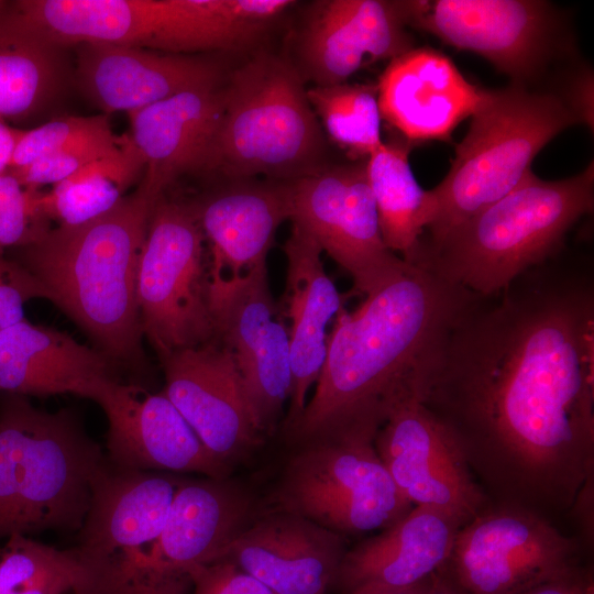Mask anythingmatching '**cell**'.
<instances>
[{
	"label": "cell",
	"mask_w": 594,
	"mask_h": 594,
	"mask_svg": "<svg viewBox=\"0 0 594 594\" xmlns=\"http://www.w3.org/2000/svg\"><path fill=\"white\" fill-rule=\"evenodd\" d=\"M462 522L427 506L346 549L330 588L342 594L376 585L403 588L431 578L449 560Z\"/></svg>",
	"instance_id": "obj_26"
},
{
	"label": "cell",
	"mask_w": 594,
	"mask_h": 594,
	"mask_svg": "<svg viewBox=\"0 0 594 594\" xmlns=\"http://www.w3.org/2000/svg\"><path fill=\"white\" fill-rule=\"evenodd\" d=\"M432 578L416 585L403 588H389L376 585H365L353 590L349 594H429Z\"/></svg>",
	"instance_id": "obj_42"
},
{
	"label": "cell",
	"mask_w": 594,
	"mask_h": 594,
	"mask_svg": "<svg viewBox=\"0 0 594 594\" xmlns=\"http://www.w3.org/2000/svg\"><path fill=\"white\" fill-rule=\"evenodd\" d=\"M374 446L413 506L436 508L463 526L481 513L482 494L464 450L417 392L389 404Z\"/></svg>",
	"instance_id": "obj_15"
},
{
	"label": "cell",
	"mask_w": 594,
	"mask_h": 594,
	"mask_svg": "<svg viewBox=\"0 0 594 594\" xmlns=\"http://www.w3.org/2000/svg\"><path fill=\"white\" fill-rule=\"evenodd\" d=\"M287 261L286 288L279 308L288 320L293 384L283 430L301 416L306 396L321 372L328 341V327L343 309V295L327 274L317 241L293 222L284 244Z\"/></svg>",
	"instance_id": "obj_23"
},
{
	"label": "cell",
	"mask_w": 594,
	"mask_h": 594,
	"mask_svg": "<svg viewBox=\"0 0 594 594\" xmlns=\"http://www.w3.org/2000/svg\"><path fill=\"white\" fill-rule=\"evenodd\" d=\"M144 170L129 136L119 152L98 160L48 191H35V205L56 226H77L113 209Z\"/></svg>",
	"instance_id": "obj_30"
},
{
	"label": "cell",
	"mask_w": 594,
	"mask_h": 594,
	"mask_svg": "<svg viewBox=\"0 0 594 594\" xmlns=\"http://www.w3.org/2000/svg\"><path fill=\"white\" fill-rule=\"evenodd\" d=\"M406 1L330 0L309 20L300 44L316 86L346 82L359 69L413 48Z\"/></svg>",
	"instance_id": "obj_20"
},
{
	"label": "cell",
	"mask_w": 594,
	"mask_h": 594,
	"mask_svg": "<svg viewBox=\"0 0 594 594\" xmlns=\"http://www.w3.org/2000/svg\"><path fill=\"white\" fill-rule=\"evenodd\" d=\"M164 394L205 447L233 468L262 439L233 354L213 340L161 360Z\"/></svg>",
	"instance_id": "obj_17"
},
{
	"label": "cell",
	"mask_w": 594,
	"mask_h": 594,
	"mask_svg": "<svg viewBox=\"0 0 594 594\" xmlns=\"http://www.w3.org/2000/svg\"><path fill=\"white\" fill-rule=\"evenodd\" d=\"M286 320L278 315L238 364L244 393L262 433H272L286 400L293 372Z\"/></svg>",
	"instance_id": "obj_33"
},
{
	"label": "cell",
	"mask_w": 594,
	"mask_h": 594,
	"mask_svg": "<svg viewBox=\"0 0 594 594\" xmlns=\"http://www.w3.org/2000/svg\"><path fill=\"white\" fill-rule=\"evenodd\" d=\"M376 87L382 118L408 143L450 139L488 92L431 47H413L392 59Z\"/></svg>",
	"instance_id": "obj_21"
},
{
	"label": "cell",
	"mask_w": 594,
	"mask_h": 594,
	"mask_svg": "<svg viewBox=\"0 0 594 594\" xmlns=\"http://www.w3.org/2000/svg\"><path fill=\"white\" fill-rule=\"evenodd\" d=\"M419 395L466 457L493 454L519 483L573 498L594 461L593 258L563 249L475 295L428 360Z\"/></svg>",
	"instance_id": "obj_1"
},
{
	"label": "cell",
	"mask_w": 594,
	"mask_h": 594,
	"mask_svg": "<svg viewBox=\"0 0 594 594\" xmlns=\"http://www.w3.org/2000/svg\"><path fill=\"white\" fill-rule=\"evenodd\" d=\"M125 140L127 136H117L111 130L7 173L14 176L24 188L41 190L44 186H53L69 178L98 160L116 154Z\"/></svg>",
	"instance_id": "obj_34"
},
{
	"label": "cell",
	"mask_w": 594,
	"mask_h": 594,
	"mask_svg": "<svg viewBox=\"0 0 594 594\" xmlns=\"http://www.w3.org/2000/svg\"><path fill=\"white\" fill-rule=\"evenodd\" d=\"M593 207V163L560 180L530 170L509 194L421 244L414 264L475 295H492L559 254L569 230Z\"/></svg>",
	"instance_id": "obj_4"
},
{
	"label": "cell",
	"mask_w": 594,
	"mask_h": 594,
	"mask_svg": "<svg viewBox=\"0 0 594 594\" xmlns=\"http://www.w3.org/2000/svg\"><path fill=\"white\" fill-rule=\"evenodd\" d=\"M346 549L337 532L263 508L218 561L233 563L276 594H328Z\"/></svg>",
	"instance_id": "obj_18"
},
{
	"label": "cell",
	"mask_w": 594,
	"mask_h": 594,
	"mask_svg": "<svg viewBox=\"0 0 594 594\" xmlns=\"http://www.w3.org/2000/svg\"><path fill=\"white\" fill-rule=\"evenodd\" d=\"M377 429L354 426L295 447L263 508L301 516L343 537L394 525L414 506L376 452Z\"/></svg>",
	"instance_id": "obj_9"
},
{
	"label": "cell",
	"mask_w": 594,
	"mask_h": 594,
	"mask_svg": "<svg viewBox=\"0 0 594 594\" xmlns=\"http://www.w3.org/2000/svg\"><path fill=\"white\" fill-rule=\"evenodd\" d=\"M223 111L219 86L183 91L129 113L144 173L140 187L155 202L178 177L205 170Z\"/></svg>",
	"instance_id": "obj_22"
},
{
	"label": "cell",
	"mask_w": 594,
	"mask_h": 594,
	"mask_svg": "<svg viewBox=\"0 0 594 594\" xmlns=\"http://www.w3.org/2000/svg\"><path fill=\"white\" fill-rule=\"evenodd\" d=\"M113 364L98 349L26 319L0 331L1 394L90 399L100 383L117 378Z\"/></svg>",
	"instance_id": "obj_27"
},
{
	"label": "cell",
	"mask_w": 594,
	"mask_h": 594,
	"mask_svg": "<svg viewBox=\"0 0 594 594\" xmlns=\"http://www.w3.org/2000/svg\"><path fill=\"white\" fill-rule=\"evenodd\" d=\"M324 141L297 69L261 54L231 76L205 172L293 182L323 167Z\"/></svg>",
	"instance_id": "obj_7"
},
{
	"label": "cell",
	"mask_w": 594,
	"mask_h": 594,
	"mask_svg": "<svg viewBox=\"0 0 594 594\" xmlns=\"http://www.w3.org/2000/svg\"><path fill=\"white\" fill-rule=\"evenodd\" d=\"M575 543L537 515L479 514L455 537L446 570L468 594H519L575 575Z\"/></svg>",
	"instance_id": "obj_14"
},
{
	"label": "cell",
	"mask_w": 594,
	"mask_h": 594,
	"mask_svg": "<svg viewBox=\"0 0 594 594\" xmlns=\"http://www.w3.org/2000/svg\"><path fill=\"white\" fill-rule=\"evenodd\" d=\"M14 15L67 48L109 43L174 54L228 50L239 18L228 0H20Z\"/></svg>",
	"instance_id": "obj_10"
},
{
	"label": "cell",
	"mask_w": 594,
	"mask_h": 594,
	"mask_svg": "<svg viewBox=\"0 0 594 594\" xmlns=\"http://www.w3.org/2000/svg\"><path fill=\"white\" fill-rule=\"evenodd\" d=\"M20 131L0 120V173L9 168Z\"/></svg>",
	"instance_id": "obj_41"
},
{
	"label": "cell",
	"mask_w": 594,
	"mask_h": 594,
	"mask_svg": "<svg viewBox=\"0 0 594 594\" xmlns=\"http://www.w3.org/2000/svg\"><path fill=\"white\" fill-rule=\"evenodd\" d=\"M209 246V280L266 264L278 227L290 219L289 182L231 180L193 204Z\"/></svg>",
	"instance_id": "obj_24"
},
{
	"label": "cell",
	"mask_w": 594,
	"mask_h": 594,
	"mask_svg": "<svg viewBox=\"0 0 594 594\" xmlns=\"http://www.w3.org/2000/svg\"><path fill=\"white\" fill-rule=\"evenodd\" d=\"M108 460L69 409L0 399V539L79 530Z\"/></svg>",
	"instance_id": "obj_5"
},
{
	"label": "cell",
	"mask_w": 594,
	"mask_h": 594,
	"mask_svg": "<svg viewBox=\"0 0 594 594\" xmlns=\"http://www.w3.org/2000/svg\"><path fill=\"white\" fill-rule=\"evenodd\" d=\"M76 80L106 113L128 114L176 94L219 86L220 66L194 54L109 43L75 46Z\"/></svg>",
	"instance_id": "obj_19"
},
{
	"label": "cell",
	"mask_w": 594,
	"mask_h": 594,
	"mask_svg": "<svg viewBox=\"0 0 594 594\" xmlns=\"http://www.w3.org/2000/svg\"><path fill=\"white\" fill-rule=\"evenodd\" d=\"M209 300L216 341L233 354L237 363L250 353L279 312L266 264L238 277L211 280Z\"/></svg>",
	"instance_id": "obj_31"
},
{
	"label": "cell",
	"mask_w": 594,
	"mask_h": 594,
	"mask_svg": "<svg viewBox=\"0 0 594 594\" xmlns=\"http://www.w3.org/2000/svg\"><path fill=\"white\" fill-rule=\"evenodd\" d=\"M7 6V2L0 1V11L3 10Z\"/></svg>",
	"instance_id": "obj_45"
},
{
	"label": "cell",
	"mask_w": 594,
	"mask_h": 594,
	"mask_svg": "<svg viewBox=\"0 0 594 594\" xmlns=\"http://www.w3.org/2000/svg\"><path fill=\"white\" fill-rule=\"evenodd\" d=\"M429 594H468L450 576L444 565L440 568L432 578Z\"/></svg>",
	"instance_id": "obj_43"
},
{
	"label": "cell",
	"mask_w": 594,
	"mask_h": 594,
	"mask_svg": "<svg viewBox=\"0 0 594 594\" xmlns=\"http://www.w3.org/2000/svg\"><path fill=\"white\" fill-rule=\"evenodd\" d=\"M471 117L448 174L428 190L431 217L420 245L437 242L514 190L546 144L583 121L569 98L514 82L488 90Z\"/></svg>",
	"instance_id": "obj_6"
},
{
	"label": "cell",
	"mask_w": 594,
	"mask_h": 594,
	"mask_svg": "<svg viewBox=\"0 0 594 594\" xmlns=\"http://www.w3.org/2000/svg\"><path fill=\"white\" fill-rule=\"evenodd\" d=\"M59 47L22 23L9 4L0 11V120L23 121L61 92L66 67Z\"/></svg>",
	"instance_id": "obj_28"
},
{
	"label": "cell",
	"mask_w": 594,
	"mask_h": 594,
	"mask_svg": "<svg viewBox=\"0 0 594 594\" xmlns=\"http://www.w3.org/2000/svg\"><path fill=\"white\" fill-rule=\"evenodd\" d=\"M155 202L139 186L107 213L50 228L15 261L113 363L144 365L136 276Z\"/></svg>",
	"instance_id": "obj_3"
},
{
	"label": "cell",
	"mask_w": 594,
	"mask_h": 594,
	"mask_svg": "<svg viewBox=\"0 0 594 594\" xmlns=\"http://www.w3.org/2000/svg\"><path fill=\"white\" fill-rule=\"evenodd\" d=\"M188 576L193 594H276L229 561L193 569Z\"/></svg>",
	"instance_id": "obj_38"
},
{
	"label": "cell",
	"mask_w": 594,
	"mask_h": 594,
	"mask_svg": "<svg viewBox=\"0 0 594 594\" xmlns=\"http://www.w3.org/2000/svg\"><path fill=\"white\" fill-rule=\"evenodd\" d=\"M585 584L573 575L538 584L519 594H584Z\"/></svg>",
	"instance_id": "obj_40"
},
{
	"label": "cell",
	"mask_w": 594,
	"mask_h": 594,
	"mask_svg": "<svg viewBox=\"0 0 594 594\" xmlns=\"http://www.w3.org/2000/svg\"><path fill=\"white\" fill-rule=\"evenodd\" d=\"M262 509L228 477L184 479L155 546L157 568L188 576L193 569L218 561Z\"/></svg>",
	"instance_id": "obj_25"
},
{
	"label": "cell",
	"mask_w": 594,
	"mask_h": 594,
	"mask_svg": "<svg viewBox=\"0 0 594 594\" xmlns=\"http://www.w3.org/2000/svg\"><path fill=\"white\" fill-rule=\"evenodd\" d=\"M48 300L43 285L20 263L0 254V331L25 319V304Z\"/></svg>",
	"instance_id": "obj_37"
},
{
	"label": "cell",
	"mask_w": 594,
	"mask_h": 594,
	"mask_svg": "<svg viewBox=\"0 0 594 594\" xmlns=\"http://www.w3.org/2000/svg\"><path fill=\"white\" fill-rule=\"evenodd\" d=\"M475 294L409 264L344 308L328 333L316 389L285 437L294 448L359 425L380 427L389 404L418 392L421 373Z\"/></svg>",
	"instance_id": "obj_2"
},
{
	"label": "cell",
	"mask_w": 594,
	"mask_h": 594,
	"mask_svg": "<svg viewBox=\"0 0 594 594\" xmlns=\"http://www.w3.org/2000/svg\"><path fill=\"white\" fill-rule=\"evenodd\" d=\"M184 479L111 466L96 481L78 530L70 594H187V575L161 571L154 550Z\"/></svg>",
	"instance_id": "obj_8"
},
{
	"label": "cell",
	"mask_w": 594,
	"mask_h": 594,
	"mask_svg": "<svg viewBox=\"0 0 594 594\" xmlns=\"http://www.w3.org/2000/svg\"><path fill=\"white\" fill-rule=\"evenodd\" d=\"M209 257L193 204L162 195L153 205L136 276L143 338L160 360L216 340Z\"/></svg>",
	"instance_id": "obj_11"
},
{
	"label": "cell",
	"mask_w": 594,
	"mask_h": 594,
	"mask_svg": "<svg viewBox=\"0 0 594 594\" xmlns=\"http://www.w3.org/2000/svg\"><path fill=\"white\" fill-rule=\"evenodd\" d=\"M107 114L64 117L21 130L8 170L22 168L74 143L111 131Z\"/></svg>",
	"instance_id": "obj_35"
},
{
	"label": "cell",
	"mask_w": 594,
	"mask_h": 594,
	"mask_svg": "<svg viewBox=\"0 0 594 594\" xmlns=\"http://www.w3.org/2000/svg\"><path fill=\"white\" fill-rule=\"evenodd\" d=\"M50 228L36 208L35 191L24 188L11 174L0 173V254L35 242Z\"/></svg>",
	"instance_id": "obj_36"
},
{
	"label": "cell",
	"mask_w": 594,
	"mask_h": 594,
	"mask_svg": "<svg viewBox=\"0 0 594 594\" xmlns=\"http://www.w3.org/2000/svg\"><path fill=\"white\" fill-rule=\"evenodd\" d=\"M409 143L383 142L365 161L386 246L406 263L417 260L421 238L430 222L428 190L419 186L409 164Z\"/></svg>",
	"instance_id": "obj_29"
},
{
	"label": "cell",
	"mask_w": 594,
	"mask_h": 594,
	"mask_svg": "<svg viewBox=\"0 0 594 594\" xmlns=\"http://www.w3.org/2000/svg\"><path fill=\"white\" fill-rule=\"evenodd\" d=\"M75 581V569L16 586L0 594H70Z\"/></svg>",
	"instance_id": "obj_39"
},
{
	"label": "cell",
	"mask_w": 594,
	"mask_h": 594,
	"mask_svg": "<svg viewBox=\"0 0 594 594\" xmlns=\"http://www.w3.org/2000/svg\"><path fill=\"white\" fill-rule=\"evenodd\" d=\"M365 161L326 166L289 182V220L317 241L351 276L354 292L363 296L407 265L384 243Z\"/></svg>",
	"instance_id": "obj_12"
},
{
	"label": "cell",
	"mask_w": 594,
	"mask_h": 594,
	"mask_svg": "<svg viewBox=\"0 0 594 594\" xmlns=\"http://www.w3.org/2000/svg\"><path fill=\"white\" fill-rule=\"evenodd\" d=\"M307 97L329 136L351 158L366 160L383 144L376 86H315L307 89Z\"/></svg>",
	"instance_id": "obj_32"
},
{
	"label": "cell",
	"mask_w": 594,
	"mask_h": 594,
	"mask_svg": "<svg viewBox=\"0 0 594 594\" xmlns=\"http://www.w3.org/2000/svg\"><path fill=\"white\" fill-rule=\"evenodd\" d=\"M91 400L108 421L107 460L116 469L141 472L198 473L227 479L232 468L201 442L164 392L110 378Z\"/></svg>",
	"instance_id": "obj_16"
},
{
	"label": "cell",
	"mask_w": 594,
	"mask_h": 594,
	"mask_svg": "<svg viewBox=\"0 0 594 594\" xmlns=\"http://www.w3.org/2000/svg\"><path fill=\"white\" fill-rule=\"evenodd\" d=\"M408 25L473 52L514 84L536 79L554 57L563 23L542 0H410Z\"/></svg>",
	"instance_id": "obj_13"
},
{
	"label": "cell",
	"mask_w": 594,
	"mask_h": 594,
	"mask_svg": "<svg viewBox=\"0 0 594 594\" xmlns=\"http://www.w3.org/2000/svg\"><path fill=\"white\" fill-rule=\"evenodd\" d=\"M584 594H594L593 581H586Z\"/></svg>",
	"instance_id": "obj_44"
}]
</instances>
